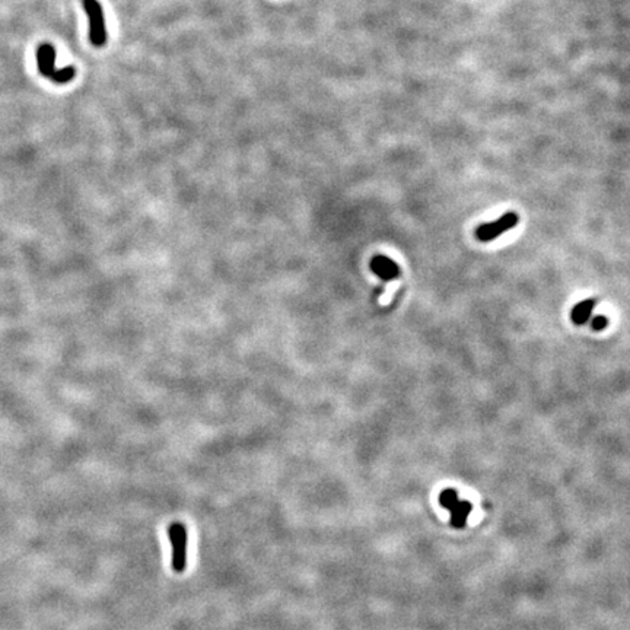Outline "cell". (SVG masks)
Returning a JSON list of instances; mask_svg holds the SVG:
<instances>
[{
	"label": "cell",
	"instance_id": "cell-1",
	"mask_svg": "<svg viewBox=\"0 0 630 630\" xmlns=\"http://www.w3.org/2000/svg\"><path fill=\"white\" fill-rule=\"evenodd\" d=\"M168 539L171 543V566L175 573H182L187 568V544L189 532L181 521H174L168 527Z\"/></svg>",
	"mask_w": 630,
	"mask_h": 630
},
{
	"label": "cell",
	"instance_id": "cell-2",
	"mask_svg": "<svg viewBox=\"0 0 630 630\" xmlns=\"http://www.w3.org/2000/svg\"><path fill=\"white\" fill-rule=\"evenodd\" d=\"M439 504L451 512V527L464 528L469 515L473 509L470 500L458 499V492L453 488L442 490L439 495Z\"/></svg>",
	"mask_w": 630,
	"mask_h": 630
},
{
	"label": "cell",
	"instance_id": "cell-3",
	"mask_svg": "<svg viewBox=\"0 0 630 630\" xmlns=\"http://www.w3.org/2000/svg\"><path fill=\"white\" fill-rule=\"evenodd\" d=\"M83 9L89 20V41L94 47H102L107 44L108 34L105 27V18L98 0H82Z\"/></svg>",
	"mask_w": 630,
	"mask_h": 630
},
{
	"label": "cell",
	"instance_id": "cell-4",
	"mask_svg": "<svg viewBox=\"0 0 630 630\" xmlns=\"http://www.w3.org/2000/svg\"><path fill=\"white\" fill-rule=\"evenodd\" d=\"M518 220H520V217H518L516 213L508 212L492 222V224L480 225L476 229V238L481 241V243H490V241H495L500 235H504L507 231L515 228L518 225Z\"/></svg>",
	"mask_w": 630,
	"mask_h": 630
},
{
	"label": "cell",
	"instance_id": "cell-5",
	"mask_svg": "<svg viewBox=\"0 0 630 630\" xmlns=\"http://www.w3.org/2000/svg\"><path fill=\"white\" fill-rule=\"evenodd\" d=\"M36 63H39V70L43 76L51 78L55 67V50L51 44H41L36 50Z\"/></svg>",
	"mask_w": 630,
	"mask_h": 630
},
{
	"label": "cell",
	"instance_id": "cell-6",
	"mask_svg": "<svg viewBox=\"0 0 630 630\" xmlns=\"http://www.w3.org/2000/svg\"><path fill=\"white\" fill-rule=\"evenodd\" d=\"M373 270L384 281H393L400 274L398 266L394 262H391L390 258H387L384 255H378L374 258Z\"/></svg>",
	"mask_w": 630,
	"mask_h": 630
},
{
	"label": "cell",
	"instance_id": "cell-7",
	"mask_svg": "<svg viewBox=\"0 0 630 630\" xmlns=\"http://www.w3.org/2000/svg\"><path fill=\"white\" fill-rule=\"evenodd\" d=\"M594 307H596L594 300H585V301L578 302L570 311L572 323L577 326H584L589 320L591 312H592V309H594Z\"/></svg>",
	"mask_w": 630,
	"mask_h": 630
},
{
	"label": "cell",
	"instance_id": "cell-8",
	"mask_svg": "<svg viewBox=\"0 0 630 630\" xmlns=\"http://www.w3.org/2000/svg\"><path fill=\"white\" fill-rule=\"evenodd\" d=\"M75 75H76L75 67H73V66H66V67H63V69H55L54 73L51 75V79H53L55 83L63 85V83L70 82L73 78H75Z\"/></svg>",
	"mask_w": 630,
	"mask_h": 630
},
{
	"label": "cell",
	"instance_id": "cell-9",
	"mask_svg": "<svg viewBox=\"0 0 630 630\" xmlns=\"http://www.w3.org/2000/svg\"><path fill=\"white\" fill-rule=\"evenodd\" d=\"M607 326H608V319L605 317V315H597V317L591 323L592 330H596V331H603Z\"/></svg>",
	"mask_w": 630,
	"mask_h": 630
}]
</instances>
